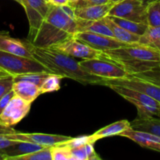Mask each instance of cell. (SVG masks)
I'll return each instance as SVG.
<instances>
[{
  "label": "cell",
  "instance_id": "obj_1",
  "mask_svg": "<svg viewBox=\"0 0 160 160\" xmlns=\"http://www.w3.org/2000/svg\"><path fill=\"white\" fill-rule=\"evenodd\" d=\"M77 32L74 9L70 5L58 6L52 4L35 34L26 39L34 46L48 48L73 37Z\"/></svg>",
  "mask_w": 160,
  "mask_h": 160
},
{
  "label": "cell",
  "instance_id": "obj_2",
  "mask_svg": "<svg viewBox=\"0 0 160 160\" xmlns=\"http://www.w3.org/2000/svg\"><path fill=\"white\" fill-rule=\"evenodd\" d=\"M28 43L33 58L49 70L52 73L59 75L63 78L73 80L84 85H102L104 79L91 74L83 70L79 61L74 57L64 54L52 47H36L31 45L28 41Z\"/></svg>",
  "mask_w": 160,
  "mask_h": 160
},
{
  "label": "cell",
  "instance_id": "obj_3",
  "mask_svg": "<svg viewBox=\"0 0 160 160\" xmlns=\"http://www.w3.org/2000/svg\"><path fill=\"white\" fill-rule=\"evenodd\" d=\"M100 57L118 64L128 74L144 73L160 66L159 50L139 43L101 52Z\"/></svg>",
  "mask_w": 160,
  "mask_h": 160
},
{
  "label": "cell",
  "instance_id": "obj_4",
  "mask_svg": "<svg viewBox=\"0 0 160 160\" xmlns=\"http://www.w3.org/2000/svg\"><path fill=\"white\" fill-rule=\"evenodd\" d=\"M0 68L10 76L26 74L30 73H52L49 70L34 59L17 56L0 50Z\"/></svg>",
  "mask_w": 160,
  "mask_h": 160
},
{
  "label": "cell",
  "instance_id": "obj_5",
  "mask_svg": "<svg viewBox=\"0 0 160 160\" xmlns=\"http://www.w3.org/2000/svg\"><path fill=\"white\" fill-rule=\"evenodd\" d=\"M107 87L134 105L138 110V116L160 117V103L148 95L123 86L109 85Z\"/></svg>",
  "mask_w": 160,
  "mask_h": 160
},
{
  "label": "cell",
  "instance_id": "obj_6",
  "mask_svg": "<svg viewBox=\"0 0 160 160\" xmlns=\"http://www.w3.org/2000/svg\"><path fill=\"white\" fill-rule=\"evenodd\" d=\"M79 63L86 72L102 79L122 78L128 75L118 64L102 57L82 59Z\"/></svg>",
  "mask_w": 160,
  "mask_h": 160
},
{
  "label": "cell",
  "instance_id": "obj_7",
  "mask_svg": "<svg viewBox=\"0 0 160 160\" xmlns=\"http://www.w3.org/2000/svg\"><path fill=\"white\" fill-rule=\"evenodd\" d=\"M108 16L147 23V6L139 0H122L112 5Z\"/></svg>",
  "mask_w": 160,
  "mask_h": 160
},
{
  "label": "cell",
  "instance_id": "obj_8",
  "mask_svg": "<svg viewBox=\"0 0 160 160\" xmlns=\"http://www.w3.org/2000/svg\"><path fill=\"white\" fill-rule=\"evenodd\" d=\"M102 85H120L137 90L148 95L160 103V86L150 81L138 78L132 74H128L125 78L116 79H104Z\"/></svg>",
  "mask_w": 160,
  "mask_h": 160
},
{
  "label": "cell",
  "instance_id": "obj_9",
  "mask_svg": "<svg viewBox=\"0 0 160 160\" xmlns=\"http://www.w3.org/2000/svg\"><path fill=\"white\" fill-rule=\"evenodd\" d=\"M22 3L29 23V38L38 31L52 4L48 0H22Z\"/></svg>",
  "mask_w": 160,
  "mask_h": 160
},
{
  "label": "cell",
  "instance_id": "obj_10",
  "mask_svg": "<svg viewBox=\"0 0 160 160\" xmlns=\"http://www.w3.org/2000/svg\"><path fill=\"white\" fill-rule=\"evenodd\" d=\"M31 107V103L14 95L0 114V123L9 128L17 125L28 115Z\"/></svg>",
  "mask_w": 160,
  "mask_h": 160
},
{
  "label": "cell",
  "instance_id": "obj_11",
  "mask_svg": "<svg viewBox=\"0 0 160 160\" xmlns=\"http://www.w3.org/2000/svg\"><path fill=\"white\" fill-rule=\"evenodd\" d=\"M7 138L18 142H27L37 144L45 147H52L56 145H61L70 140L72 137L59 134H42V133H22L17 131L7 133L5 134Z\"/></svg>",
  "mask_w": 160,
  "mask_h": 160
},
{
  "label": "cell",
  "instance_id": "obj_12",
  "mask_svg": "<svg viewBox=\"0 0 160 160\" xmlns=\"http://www.w3.org/2000/svg\"><path fill=\"white\" fill-rule=\"evenodd\" d=\"M52 48L64 54L74 58H80L81 59L98 58L101 56V52L91 48L85 43L73 37L53 45Z\"/></svg>",
  "mask_w": 160,
  "mask_h": 160
},
{
  "label": "cell",
  "instance_id": "obj_13",
  "mask_svg": "<svg viewBox=\"0 0 160 160\" xmlns=\"http://www.w3.org/2000/svg\"><path fill=\"white\" fill-rule=\"evenodd\" d=\"M73 38L99 52L108 51L130 45L120 42L113 37L92 32H77Z\"/></svg>",
  "mask_w": 160,
  "mask_h": 160
},
{
  "label": "cell",
  "instance_id": "obj_14",
  "mask_svg": "<svg viewBox=\"0 0 160 160\" xmlns=\"http://www.w3.org/2000/svg\"><path fill=\"white\" fill-rule=\"evenodd\" d=\"M0 50L17 56L34 59L28 47V41L26 39L14 38L10 37L9 34L0 35Z\"/></svg>",
  "mask_w": 160,
  "mask_h": 160
},
{
  "label": "cell",
  "instance_id": "obj_15",
  "mask_svg": "<svg viewBox=\"0 0 160 160\" xmlns=\"http://www.w3.org/2000/svg\"><path fill=\"white\" fill-rule=\"evenodd\" d=\"M120 137L128 138L143 148H149L160 152V136L135 131L132 128L127 130L120 134Z\"/></svg>",
  "mask_w": 160,
  "mask_h": 160
},
{
  "label": "cell",
  "instance_id": "obj_16",
  "mask_svg": "<svg viewBox=\"0 0 160 160\" xmlns=\"http://www.w3.org/2000/svg\"><path fill=\"white\" fill-rule=\"evenodd\" d=\"M114 3L109 2L106 4L95 5L74 9V13L78 18L89 20H98L108 16L109 10Z\"/></svg>",
  "mask_w": 160,
  "mask_h": 160
},
{
  "label": "cell",
  "instance_id": "obj_17",
  "mask_svg": "<svg viewBox=\"0 0 160 160\" xmlns=\"http://www.w3.org/2000/svg\"><path fill=\"white\" fill-rule=\"evenodd\" d=\"M131 127L135 131L160 136V117L137 116V117L131 122Z\"/></svg>",
  "mask_w": 160,
  "mask_h": 160
},
{
  "label": "cell",
  "instance_id": "obj_18",
  "mask_svg": "<svg viewBox=\"0 0 160 160\" xmlns=\"http://www.w3.org/2000/svg\"><path fill=\"white\" fill-rule=\"evenodd\" d=\"M77 30L78 32H92L113 37V34L104 18L98 20H89L77 17Z\"/></svg>",
  "mask_w": 160,
  "mask_h": 160
},
{
  "label": "cell",
  "instance_id": "obj_19",
  "mask_svg": "<svg viewBox=\"0 0 160 160\" xmlns=\"http://www.w3.org/2000/svg\"><path fill=\"white\" fill-rule=\"evenodd\" d=\"M12 90L16 95L29 103H32L39 95H42L38 86L24 81H14Z\"/></svg>",
  "mask_w": 160,
  "mask_h": 160
},
{
  "label": "cell",
  "instance_id": "obj_20",
  "mask_svg": "<svg viewBox=\"0 0 160 160\" xmlns=\"http://www.w3.org/2000/svg\"><path fill=\"white\" fill-rule=\"evenodd\" d=\"M130 128H131V122L128 121V120H119L95 131L94 134L91 135V137H92L93 143H95L98 140L105 138L120 136L121 133Z\"/></svg>",
  "mask_w": 160,
  "mask_h": 160
},
{
  "label": "cell",
  "instance_id": "obj_21",
  "mask_svg": "<svg viewBox=\"0 0 160 160\" xmlns=\"http://www.w3.org/2000/svg\"><path fill=\"white\" fill-rule=\"evenodd\" d=\"M44 148L45 147L37 145V144L31 143V142H18L14 145L1 150L0 153H2L6 156V160H13L15 158L19 157V156H24V155L34 152L35 151H38Z\"/></svg>",
  "mask_w": 160,
  "mask_h": 160
},
{
  "label": "cell",
  "instance_id": "obj_22",
  "mask_svg": "<svg viewBox=\"0 0 160 160\" xmlns=\"http://www.w3.org/2000/svg\"><path fill=\"white\" fill-rule=\"evenodd\" d=\"M104 20L106 23H107L108 26L109 27L111 31H112V34H113V37L116 39L127 44L138 43L140 36L138 35V34H133L131 32H129L127 30L122 28L121 27H120L117 23H114L109 16H106V17H104Z\"/></svg>",
  "mask_w": 160,
  "mask_h": 160
},
{
  "label": "cell",
  "instance_id": "obj_23",
  "mask_svg": "<svg viewBox=\"0 0 160 160\" xmlns=\"http://www.w3.org/2000/svg\"><path fill=\"white\" fill-rule=\"evenodd\" d=\"M110 17L111 20L121 27L123 29L127 30L129 32L133 33V34H138V35L141 36L144 34L146 28H148V24L144 23H138V22L131 21V20H126V19L119 18V17H112V16H109Z\"/></svg>",
  "mask_w": 160,
  "mask_h": 160
},
{
  "label": "cell",
  "instance_id": "obj_24",
  "mask_svg": "<svg viewBox=\"0 0 160 160\" xmlns=\"http://www.w3.org/2000/svg\"><path fill=\"white\" fill-rule=\"evenodd\" d=\"M147 24L151 27L160 26V0L147 6Z\"/></svg>",
  "mask_w": 160,
  "mask_h": 160
},
{
  "label": "cell",
  "instance_id": "obj_25",
  "mask_svg": "<svg viewBox=\"0 0 160 160\" xmlns=\"http://www.w3.org/2000/svg\"><path fill=\"white\" fill-rule=\"evenodd\" d=\"M62 79H63V78L59 75L54 74V73L49 74L40 87L41 93L45 94L59 90L60 89V81Z\"/></svg>",
  "mask_w": 160,
  "mask_h": 160
},
{
  "label": "cell",
  "instance_id": "obj_26",
  "mask_svg": "<svg viewBox=\"0 0 160 160\" xmlns=\"http://www.w3.org/2000/svg\"><path fill=\"white\" fill-rule=\"evenodd\" d=\"M159 39H160V26H148L144 34L139 38L138 43L150 46Z\"/></svg>",
  "mask_w": 160,
  "mask_h": 160
},
{
  "label": "cell",
  "instance_id": "obj_27",
  "mask_svg": "<svg viewBox=\"0 0 160 160\" xmlns=\"http://www.w3.org/2000/svg\"><path fill=\"white\" fill-rule=\"evenodd\" d=\"M49 74H51V73H45V72H38V73H26V74L18 75V76L13 77V82L14 81H28V82L36 84V85L40 88Z\"/></svg>",
  "mask_w": 160,
  "mask_h": 160
},
{
  "label": "cell",
  "instance_id": "obj_28",
  "mask_svg": "<svg viewBox=\"0 0 160 160\" xmlns=\"http://www.w3.org/2000/svg\"><path fill=\"white\" fill-rule=\"evenodd\" d=\"M13 160H52V159L51 147H45L42 149L34 152L19 156Z\"/></svg>",
  "mask_w": 160,
  "mask_h": 160
},
{
  "label": "cell",
  "instance_id": "obj_29",
  "mask_svg": "<svg viewBox=\"0 0 160 160\" xmlns=\"http://www.w3.org/2000/svg\"><path fill=\"white\" fill-rule=\"evenodd\" d=\"M52 160H72L70 148L65 145H56L51 147Z\"/></svg>",
  "mask_w": 160,
  "mask_h": 160
},
{
  "label": "cell",
  "instance_id": "obj_30",
  "mask_svg": "<svg viewBox=\"0 0 160 160\" xmlns=\"http://www.w3.org/2000/svg\"><path fill=\"white\" fill-rule=\"evenodd\" d=\"M132 75H134L138 78H142V79L146 80V81H148L150 82L154 83V84L160 86V66L155 67V68L152 69L148 71Z\"/></svg>",
  "mask_w": 160,
  "mask_h": 160
},
{
  "label": "cell",
  "instance_id": "obj_31",
  "mask_svg": "<svg viewBox=\"0 0 160 160\" xmlns=\"http://www.w3.org/2000/svg\"><path fill=\"white\" fill-rule=\"evenodd\" d=\"M88 143H93L92 142V139L91 135H84V136H81V137L78 138H72L70 140L67 141V142L62 143V145H67V147H69L70 148H77V147L82 146V145H85Z\"/></svg>",
  "mask_w": 160,
  "mask_h": 160
},
{
  "label": "cell",
  "instance_id": "obj_32",
  "mask_svg": "<svg viewBox=\"0 0 160 160\" xmlns=\"http://www.w3.org/2000/svg\"><path fill=\"white\" fill-rule=\"evenodd\" d=\"M13 84V77L7 76L0 78V98L12 90Z\"/></svg>",
  "mask_w": 160,
  "mask_h": 160
},
{
  "label": "cell",
  "instance_id": "obj_33",
  "mask_svg": "<svg viewBox=\"0 0 160 160\" xmlns=\"http://www.w3.org/2000/svg\"><path fill=\"white\" fill-rule=\"evenodd\" d=\"M86 145L77 147V148H70L72 160H88Z\"/></svg>",
  "mask_w": 160,
  "mask_h": 160
},
{
  "label": "cell",
  "instance_id": "obj_34",
  "mask_svg": "<svg viewBox=\"0 0 160 160\" xmlns=\"http://www.w3.org/2000/svg\"><path fill=\"white\" fill-rule=\"evenodd\" d=\"M110 2L109 0H79L76 4L73 6V9L77 8L86 7V6H95V5H102L106 4V3Z\"/></svg>",
  "mask_w": 160,
  "mask_h": 160
},
{
  "label": "cell",
  "instance_id": "obj_35",
  "mask_svg": "<svg viewBox=\"0 0 160 160\" xmlns=\"http://www.w3.org/2000/svg\"><path fill=\"white\" fill-rule=\"evenodd\" d=\"M86 152H87L88 160H101L99 155L97 154L94 148V144L88 143L86 145Z\"/></svg>",
  "mask_w": 160,
  "mask_h": 160
},
{
  "label": "cell",
  "instance_id": "obj_36",
  "mask_svg": "<svg viewBox=\"0 0 160 160\" xmlns=\"http://www.w3.org/2000/svg\"><path fill=\"white\" fill-rule=\"evenodd\" d=\"M5 134H0V151L5 149V148H9L12 145H14L18 142V141H13L7 138Z\"/></svg>",
  "mask_w": 160,
  "mask_h": 160
},
{
  "label": "cell",
  "instance_id": "obj_37",
  "mask_svg": "<svg viewBox=\"0 0 160 160\" xmlns=\"http://www.w3.org/2000/svg\"><path fill=\"white\" fill-rule=\"evenodd\" d=\"M14 95H15V94H14V92L12 90H11L0 98V114L2 113L3 109H4L5 108H6V106H7V104L9 103V102L10 101L11 98L14 96Z\"/></svg>",
  "mask_w": 160,
  "mask_h": 160
},
{
  "label": "cell",
  "instance_id": "obj_38",
  "mask_svg": "<svg viewBox=\"0 0 160 160\" xmlns=\"http://www.w3.org/2000/svg\"><path fill=\"white\" fill-rule=\"evenodd\" d=\"M49 2L54 6H62L69 4V0H50Z\"/></svg>",
  "mask_w": 160,
  "mask_h": 160
},
{
  "label": "cell",
  "instance_id": "obj_39",
  "mask_svg": "<svg viewBox=\"0 0 160 160\" xmlns=\"http://www.w3.org/2000/svg\"><path fill=\"white\" fill-rule=\"evenodd\" d=\"M12 131H14V130H12V128L6 127L0 123V134H6V133H10Z\"/></svg>",
  "mask_w": 160,
  "mask_h": 160
},
{
  "label": "cell",
  "instance_id": "obj_40",
  "mask_svg": "<svg viewBox=\"0 0 160 160\" xmlns=\"http://www.w3.org/2000/svg\"><path fill=\"white\" fill-rule=\"evenodd\" d=\"M150 46L153 47V48H155L156 49L159 50V51L160 52V39H159L158 41H156L155 43H153L152 45H151Z\"/></svg>",
  "mask_w": 160,
  "mask_h": 160
},
{
  "label": "cell",
  "instance_id": "obj_41",
  "mask_svg": "<svg viewBox=\"0 0 160 160\" xmlns=\"http://www.w3.org/2000/svg\"><path fill=\"white\" fill-rule=\"evenodd\" d=\"M139 1L142 2L143 3V4H145V5H146V6H148V5L150 4V3L158 1V0H139Z\"/></svg>",
  "mask_w": 160,
  "mask_h": 160
},
{
  "label": "cell",
  "instance_id": "obj_42",
  "mask_svg": "<svg viewBox=\"0 0 160 160\" xmlns=\"http://www.w3.org/2000/svg\"><path fill=\"white\" fill-rule=\"evenodd\" d=\"M7 76H10L8 73H6L5 70H3L2 69L0 68V78H3V77H7Z\"/></svg>",
  "mask_w": 160,
  "mask_h": 160
},
{
  "label": "cell",
  "instance_id": "obj_43",
  "mask_svg": "<svg viewBox=\"0 0 160 160\" xmlns=\"http://www.w3.org/2000/svg\"><path fill=\"white\" fill-rule=\"evenodd\" d=\"M78 1H79V0H69V4L68 5H70L71 7H73V6H74V5L76 4V3L78 2Z\"/></svg>",
  "mask_w": 160,
  "mask_h": 160
},
{
  "label": "cell",
  "instance_id": "obj_44",
  "mask_svg": "<svg viewBox=\"0 0 160 160\" xmlns=\"http://www.w3.org/2000/svg\"><path fill=\"white\" fill-rule=\"evenodd\" d=\"M0 160H6V156L2 153H0Z\"/></svg>",
  "mask_w": 160,
  "mask_h": 160
},
{
  "label": "cell",
  "instance_id": "obj_45",
  "mask_svg": "<svg viewBox=\"0 0 160 160\" xmlns=\"http://www.w3.org/2000/svg\"><path fill=\"white\" fill-rule=\"evenodd\" d=\"M9 34L8 31H0V35H3V34Z\"/></svg>",
  "mask_w": 160,
  "mask_h": 160
},
{
  "label": "cell",
  "instance_id": "obj_46",
  "mask_svg": "<svg viewBox=\"0 0 160 160\" xmlns=\"http://www.w3.org/2000/svg\"><path fill=\"white\" fill-rule=\"evenodd\" d=\"M109 1H110V2H112V3H117V2H118L122 1V0H109Z\"/></svg>",
  "mask_w": 160,
  "mask_h": 160
},
{
  "label": "cell",
  "instance_id": "obj_47",
  "mask_svg": "<svg viewBox=\"0 0 160 160\" xmlns=\"http://www.w3.org/2000/svg\"><path fill=\"white\" fill-rule=\"evenodd\" d=\"M13 1L17 2V3H19V4L21 5V6H22V4H23V3H22V0H13Z\"/></svg>",
  "mask_w": 160,
  "mask_h": 160
},
{
  "label": "cell",
  "instance_id": "obj_48",
  "mask_svg": "<svg viewBox=\"0 0 160 160\" xmlns=\"http://www.w3.org/2000/svg\"><path fill=\"white\" fill-rule=\"evenodd\" d=\"M48 1H50V0H48Z\"/></svg>",
  "mask_w": 160,
  "mask_h": 160
}]
</instances>
